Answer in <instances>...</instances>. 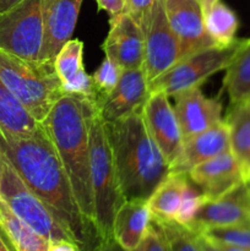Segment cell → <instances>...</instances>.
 <instances>
[{
    "mask_svg": "<svg viewBox=\"0 0 250 251\" xmlns=\"http://www.w3.org/2000/svg\"><path fill=\"white\" fill-rule=\"evenodd\" d=\"M0 153L65 225L81 251H92L102 244L97 229L81 212L58 152L42 125L28 136L0 126Z\"/></svg>",
    "mask_w": 250,
    "mask_h": 251,
    "instance_id": "6da1fadb",
    "label": "cell"
},
{
    "mask_svg": "<svg viewBox=\"0 0 250 251\" xmlns=\"http://www.w3.org/2000/svg\"><path fill=\"white\" fill-rule=\"evenodd\" d=\"M105 124L124 200L147 201L171 171L145 126L141 110Z\"/></svg>",
    "mask_w": 250,
    "mask_h": 251,
    "instance_id": "7a4b0ae2",
    "label": "cell"
},
{
    "mask_svg": "<svg viewBox=\"0 0 250 251\" xmlns=\"http://www.w3.org/2000/svg\"><path fill=\"white\" fill-rule=\"evenodd\" d=\"M91 103L93 102L64 95L41 125L58 152L81 212L97 229L88 145V112Z\"/></svg>",
    "mask_w": 250,
    "mask_h": 251,
    "instance_id": "3957f363",
    "label": "cell"
},
{
    "mask_svg": "<svg viewBox=\"0 0 250 251\" xmlns=\"http://www.w3.org/2000/svg\"><path fill=\"white\" fill-rule=\"evenodd\" d=\"M88 145L95 223L102 243H112L115 213L125 200L118 180L107 124L95 102L91 103L88 112Z\"/></svg>",
    "mask_w": 250,
    "mask_h": 251,
    "instance_id": "277c9868",
    "label": "cell"
},
{
    "mask_svg": "<svg viewBox=\"0 0 250 251\" xmlns=\"http://www.w3.org/2000/svg\"><path fill=\"white\" fill-rule=\"evenodd\" d=\"M0 80L39 124L64 96L54 60H27L0 50Z\"/></svg>",
    "mask_w": 250,
    "mask_h": 251,
    "instance_id": "5b68a950",
    "label": "cell"
},
{
    "mask_svg": "<svg viewBox=\"0 0 250 251\" xmlns=\"http://www.w3.org/2000/svg\"><path fill=\"white\" fill-rule=\"evenodd\" d=\"M1 157L0 198L6 202L10 210L47 242L70 240L75 243L71 233L58 216L27 188L9 161L2 154Z\"/></svg>",
    "mask_w": 250,
    "mask_h": 251,
    "instance_id": "8992f818",
    "label": "cell"
},
{
    "mask_svg": "<svg viewBox=\"0 0 250 251\" xmlns=\"http://www.w3.org/2000/svg\"><path fill=\"white\" fill-rule=\"evenodd\" d=\"M240 44V39L228 47L213 46L185 56L168 71L149 83L150 92H163L168 97L189 88L200 87L207 78L225 70Z\"/></svg>",
    "mask_w": 250,
    "mask_h": 251,
    "instance_id": "52a82bcc",
    "label": "cell"
},
{
    "mask_svg": "<svg viewBox=\"0 0 250 251\" xmlns=\"http://www.w3.org/2000/svg\"><path fill=\"white\" fill-rule=\"evenodd\" d=\"M42 0H22L0 14V50L39 60L43 47Z\"/></svg>",
    "mask_w": 250,
    "mask_h": 251,
    "instance_id": "ba28073f",
    "label": "cell"
},
{
    "mask_svg": "<svg viewBox=\"0 0 250 251\" xmlns=\"http://www.w3.org/2000/svg\"><path fill=\"white\" fill-rule=\"evenodd\" d=\"M144 36V69L149 83L183 59L180 46L172 31L164 0H157L140 19Z\"/></svg>",
    "mask_w": 250,
    "mask_h": 251,
    "instance_id": "9c48e42d",
    "label": "cell"
},
{
    "mask_svg": "<svg viewBox=\"0 0 250 251\" xmlns=\"http://www.w3.org/2000/svg\"><path fill=\"white\" fill-rule=\"evenodd\" d=\"M163 92L150 93L141 109L145 126L158 149L163 153L169 167L180 153L183 135L173 105Z\"/></svg>",
    "mask_w": 250,
    "mask_h": 251,
    "instance_id": "30bf717a",
    "label": "cell"
},
{
    "mask_svg": "<svg viewBox=\"0 0 250 251\" xmlns=\"http://www.w3.org/2000/svg\"><path fill=\"white\" fill-rule=\"evenodd\" d=\"M164 10L179 42L183 59L216 46L205 29L203 11L198 0H164Z\"/></svg>",
    "mask_w": 250,
    "mask_h": 251,
    "instance_id": "8fae6325",
    "label": "cell"
},
{
    "mask_svg": "<svg viewBox=\"0 0 250 251\" xmlns=\"http://www.w3.org/2000/svg\"><path fill=\"white\" fill-rule=\"evenodd\" d=\"M150 93L144 69H126L123 70L117 87L96 105L104 123H113L140 112Z\"/></svg>",
    "mask_w": 250,
    "mask_h": 251,
    "instance_id": "7c38bea8",
    "label": "cell"
},
{
    "mask_svg": "<svg viewBox=\"0 0 250 251\" xmlns=\"http://www.w3.org/2000/svg\"><path fill=\"white\" fill-rule=\"evenodd\" d=\"M109 32L102 44L104 55L126 69L144 65V36L139 22L123 11L109 19Z\"/></svg>",
    "mask_w": 250,
    "mask_h": 251,
    "instance_id": "4fadbf2b",
    "label": "cell"
},
{
    "mask_svg": "<svg viewBox=\"0 0 250 251\" xmlns=\"http://www.w3.org/2000/svg\"><path fill=\"white\" fill-rule=\"evenodd\" d=\"M250 223V181L247 180L216 200H208L201 206L191 230L200 233L206 228L228 227Z\"/></svg>",
    "mask_w": 250,
    "mask_h": 251,
    "instance_id": "5bb4252c",
    "label": "cell"
},
{
    "mask_svg": "<svg viewBox=\"0 0 250 251\" xmlns=\"http://www.w3.org/2000/svg\"><path fill=\"white\" fill-rule=\"evenodd\" d=\"M83 0H42L43 47L39 60H55L73 37Z\"/></svg>",
    "mask_w": 250,
    "mask_h": 251,
    "instance_id": "9a60e30c",
    "label": "cell"
},
{
    "mask_svg": "<svg viewBox=\"0 0 250 251\" xmlns=\"http://www.w3.org/2000/svg\"><path fill=\"white\" fill-rule=\"evenodd\" d=\"M186 176L208 200L220 199L248 180L244 168L232 151L198 164Z\"/></svg>",
    "mask_w": 250,
    "mask_h": 251,
    "instance_id": "2e32d148",
    "label": "cell"
},
{
    "mask_svg": "<svg viewBox=\"0 0 250 251\" xmlns=\"http://www.w3.org/2000/svg\"><path fill=\"white\" fill-rule=\"evenodd\" d=\"M176 119L183 140L206 131L222 122V103L220 98H208L200 87L189 88L174 96Z\"/></svg>",
    "mask_w": 250,
    "mask_h": 251,
    "instance_id": "e0dca14e",
    "label": "cell"
},
{
    "mask_svg": "<svg viewBox=\"0 0 250 251\" xmlns=\"http://www.w3.org/2000/svg\"><path fill=\"white\" fill-rule=\"evenodd\" d=\"M230 151L229 131L225 119L206 131L183 140L180 153L171 164V174L186 176L194 167Z\"/></svg>",
    "mask_w": 250,
    "mask_h": 251,
    "instance_id": "ac0fdd59",
    "label": "cell"
},
{
    "mask_svg": "<svg viewBox=\"0 0 250 251\" xmlns=\"http://www.w3.org/2000/svg\"><path fill=\"white\" fill-rule=\"evenodd\" d=\"M54 66L64 95L96 103L97 97L93 88L92 77L83 68L82 41L71 38L66 42L56 54Z\"/></svg>",
    "mask_w": 250,
    "mask_h": 251,
    "instance_id": "d6986e66",
    "label": "cell"
},
{
    "mask_svg": "<svg viewBox=\"0 0 250 251\" xmlns=\"http://www.w3.org/2000/svg\"><path fill=\"white\" fill-rule=\"evenodd\" d=\"M151 220L146 200L124 201L115 213L113 239L124 251H134L144 239Z\"/></svg>",
    "mask_w": 250,
    "mask_h": 251,
    "instance_id": "ffe728a7",
    "label": "cell"
},
{
    "mask_svg": "<svg viewBox=\"0 0 250 251\" xmlns=\"http://www.w3.org/2000/svg\"><path fill=\"white\" fill-rule=\"evenodd\" d=\"M223 90L229 104L250 100V38L240 39V44L225 68Z\"/></svg>",
    "mask_w": 250,
    "mask_h": 251,
    "instance_id": "44dd1931",
    "label": "cell"
},
{
    "mask_svg": "<svg viewBox=\"0 0 250 251\" xmlns=\"http://www.w3.org/2000/svg\"><path fill=\"white\" fill-rule=\"evenodd\" d=\"M0 232L12 251H47L48 242L22 222L0 198Z\"/></svg>",
    "mask_w": 250,
    "mask_h": 251,
    "instance_id": "7402d4cb",
    "label": "cell"
},
{
    "mask_svg": "<svg viewBox=\"0 0 250 251\" xmlns=\"http://www.w3.org/2000/svg\"><path fill=\"white\" fill-rule=\"evenodd\" d=\"M225 122L229 131L230 151L240 162L247 176L250 161V100L229 104Z\"/></svg>",
    "mask_w": 250,
    "mask_h": 251,
    "instance_id": "603a6c76",
    "label": "cell"
},
{
    "mask_svg": "<svg viewBox=\"0 0 250 251\" xmlns=\"http://www.w3.org/2000/svg\"><path fill=\"white\" fill-rule=\"evenodd\" d=\"M186 183V176L169 174L147 200L152 220L171 222L175 220L180 206L181 194Z\"/></svg>",
    "mask_w": 250,
    "mask_h": 251,
    "instance_id": "cb8c5ba5",
    "label": "cell"
},
{
    "mask_svg": "<svg viewBox=\"0 0 250 251\" xmlns=\"http://www.w3.org/2000/svg\"><path fill=\"white\" fill-rule=\"evenodd\" d=\"M203 25L208 37L218 47H228L238 41L239 19L237 14L223 2L218 1L203 11Z\"/></svg>",
    "mask_w": 250,
    "mask_h": 251,
    "instance_id": "d4e9b609",
    "label": "cell"
},
{
    "mask_svg": "<svg viewBox=\"0 0 250 251\" xmlns=\"http://www.w3.org/2000/svg\"><path fill=\"white\" fill-rule=\"evenodd\" d=\"M0 126L12 134L28 136L39 129L41 124L29 115L21 103L10 93L0 80Z\"/></svg>",
    "mask_w": 250,
    "mask_h": 251,
    "instance_id": "484cf974",
    "label": "cell"
},
{
    "mask_svg": "<svg viewBox=\"0 0 250 251\" xmlns=\"http://www.w3.org/2000/svg\"><path fill=\"white\" fill-rule=\"evenodd\" d=\"M151 221L161 230L169 251H201L198 242V233L190 228L178 225L174 221Z\"/></svg>",
    "mask_w": 250,
    "mask_h": 251,
    "instance_id": "4316f807",
    "label": "cell"
},
{
    "mask_svg": "<svg viewBox=\"0 0 250 251\" xmlns=\"http://www.w3.org/2000/svg\"><path fill=\"white\" fill-rule=\"evenodd\" d=\"M206 201H208L207 196L186 176V183L184 186L183 194H181L180 206H179L174 222L184 226V227H190V225L198 215L199 210Z\"/></svg>",
    "mask_w": 250,
    "mask_h": 251,
    "instance_id": "83f0119b",
    "label": "cell"
},
{
    "mask_svg": "<svg viewBox=\"0 0 250 251\" xmlns=\"http://www.w3.org/2000/svg\"><path fill=\"white\" fill-rule=\"evenodd\" d=\"M200 233L213 242L234 245L250 251V223L228 226V227L206 228Z\"/></svg>",
    "mask_w": 250,
    "mask_h": 251,
    "instance_id": "f1b7e54d",
    "label": "cell"
},
{
    "mask_svg": "<svg viewBox=\"0 0 250 251\" xmlns=\"http://www.w3.org/2000/svg\"><path fill=\"white\" fill-rule=\"evenodd\" d=\"M123 70L124 69L122 66H119L117 63H114V61L105 56L104 60L100 63L97 70L91 76L97 100L109 95L117 87L120 77H122Z\"/></svg>",
    "mask_w": 250,
    "mask_h": 251,
    "instance_id": "f546056e",
    "label": "cell"
},
{
    "mask_svg": "<svg viewBox=\"0 0 250 251\" xmlns=\"http://www.w3.org/2000/svg\"><path fill=\"white\" fill-rule=\"evenodd\" d=\"M134 251H169L161 230L152 223V221L144 239Z\"/></svg>",
    "mask_w": 250,
    "mask_h": 251,
    "instance_id": "4dcf8cb0",
    "label": "cell"
},
{
    "mask_svg": "<svg viewBox=\"0 0 250 251\" xmlns=\"http://www.w3.org/2000/svg\"><path fill=\"white\" fill-rule=\"evenodd\" d=\"M156 1L157 0H125L124 11L140 22L144 12L147 11Z\"/></svg>",
    "mask_w": 250,
    "mask_h": 251,
    "instance_id": "1f68e13d",
    "label": "cell"
},
{
    "mask_svg": "<svg viewBox=\"0 0 250 251\" xmlns=\"http://www.w3.org/2000/svg\"><path fill=\"white\" fill-rule=\"evenodd\" d=\"M98 9L107 12L110 17L117 16L124 11L125 0H96Z\"/></svg>",
    "mask_w": 250,
    "mask_h": 251,
    "instance_id": "d6a6232c",
    "label": "cell"
},
{
    "mask_svg": "<svg viewBox=\"0 0 250 251\" xmlns=\"http://www.w3.org/2000/svg\"><path fill=\"white\" fill-rule=\"evenodd\" d=\"M47 251H81L75 243L70 240H50Z\"/></svg>",
    "mask_w": 250,
    "mask_h": 251,
    "instance_id": "836d02e7",
    "label": "cell"
},
{
    "mask_svg": "<svg viewBox=\"0 0 250 251\" xmlns=\"http://www.w3.org/2000/svg\"><path fill=\"white\" fill-rule=\"evenodd\" d=\"M198 242L201 251H218L217 248L213 245V243L201 233H198Z\"/></svg>",
    "mask_w": 250,
    "mask_h": 251,
    "instance_id": "e575fe53",
    "label": "cell"
},
{
    "mask_svg": "<svg viewBox=\"0 0 250 251\" xmlns=\"http://www.w3.org/2000/svg\"><path fill=\"white\" fill-rule=\"evenodd\" d=\"M92 251H124L119 245L117 244L115 242L112 243H102L100 245H98L96 249H93Z\"/></svg>",
    "mask_w": 250,
    "mask_h": 251,
    "instance_id": "d590c367",
    "label": "cell"
},
{
    "mask_svg": "<svg viewBox=\"0 0 250 251\" xmlns=\"http://www.w3.org/2000/svg\"><path fill=\"white\" fill-rule=\"evenodd\" d=\"M211 242H212L213 245H215V247L217 248L218 251H248V250H245V249H242V248L234 247V245L225 244V243H220V242H213V240H211Z\"/></svg>",
    "mask_w": 250,
    "mask_h": 251,
    "instance_id": "8d00e7d4",
    "label": "cell"
},
{
    "mask_svg": "<svg viewBox=\"0 0 250 251\" xmlns=\"http://www.w3.org/2000/svg\"><path fill=\"white\" fill-rule=\"evenodd\" d=\"M22 0H0V14L12 9V7L16 6Z\"/></svg>",
    "mask_w": 250,
    "mask_h": 251,
    "instance_id": "74e56055",
    "label": "cell"
},
{
    "mask_svg": "<svg viewBox=\"0 0 250 251\" xmlns=\"http://www.w3.org/2000/svg\"><path fill=\"white\" fill-rule=\"evenodd\" d=\"M199 4H200L202 11H206L207 9H210L211 6H213L215 4H217L220 0H198Z\"/></svg>",
    "mask_w": 250,
    "mask_h": 251,
    "instance_id": "f35d334b",
    "label": "cell"
},
{
    "mask_svg": "<svg viewBox=\"0 0 250 251\" xmlns=\"http://www.w3.org/2000/svg\"><path fill=\"white\" fill-rule=\"evenodd\" d=\"M0 251H12L11 247L9 245V243L6 242L5 237L2 235V233L0 232Z\"/></svg>",
    "mask_w": 250,
    "mask_h": 251,
    "instance_id": "ab89813d",
    "label": "cell"
},
{
    "mask_svg": "<svg viewBox=\"0 0 250 251\" xmlns=\"http://www.w3.org/2000/svg\"><path fill=\"white\" fill-rule=\"evenodd\" d=\"M247 179L250 181V161H249V163H248V167H247Z\"/></svg>",
    "mask_w": 250,
    "mask_h": 251,
    "instance_id": "60d3db41",
    "label": "cell"
},
{
    "mask_svg": "<svg viewBox=\"0 0 250 251\" xmlns=\"http://www.w3.org/2000/svg\"><path fill=\"white\" fill-rule=\"evenodd\" d=\"M1 169H2V157L0 153V179H1Z\"/></svg>",
    "mask_w": 250,
    "mask_h": 251,
    "instance_id": "b9f144b4",
    "label": "cell"
}]
</instances>
